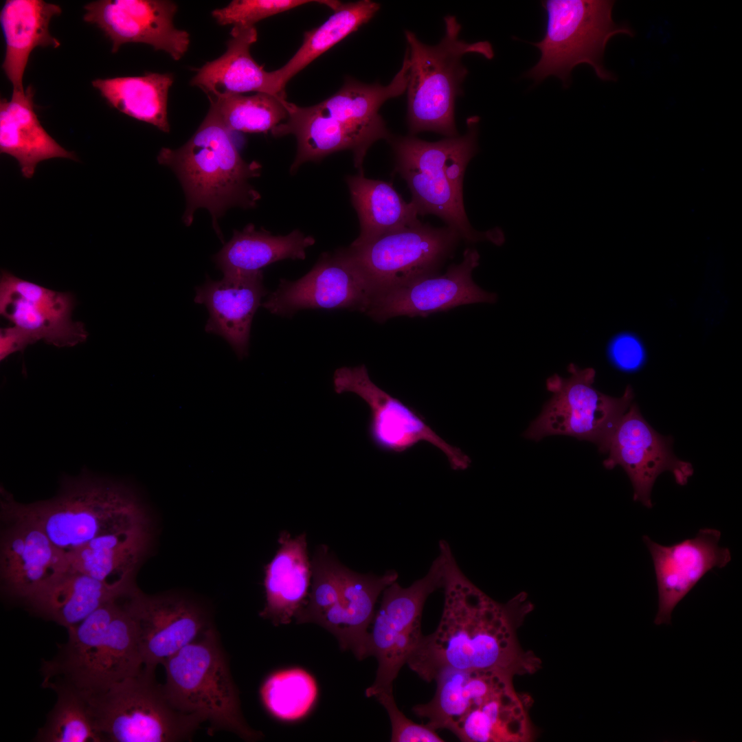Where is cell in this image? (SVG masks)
Segmentation results:
<instances>
[{
  "mask_svg": "<svg viewBox=\"0 0 742 742\" xmlns=\"http://www.w3.org/2000/svg\"><path fill=\"white\" fill-rule=\"evenodd\" d=\"M445 594L436 629L423 636L407 664L421 679L433 681L445 668L495 671L514 677L532 673L541 661L525 651L517 630L532 605L521 592L499 603L473 584L458 566L449 543L441 540Z\"/></svg>",
  "mask_w": 742,
  "mask_h": 742,
  "instance_id": "cell-1",
  "label": "cell"
},
{
  "mask_svg": "<svg viewBox=\"0 0 742 742\" xmlns=\"http://www.w3.org/2000/svg\"><path fill=\"white\" fill-rule=\"evenodd\" d=\"M0 493L1 503L38 525L66 557L99 537L151 525L132 486L85 470L63 477L58 493L46 500L23 504L2 486Z\"/></svg>",
  "mask_w": 742,
  "mask_h": 742,
  "instance_id": "cell-2",
  "label": "cell"
},
{
  "mask_svg": "<svg viewBox=\"0 0 742 742\" xmlns=\"http://www.w3.org/2000/svg\"><path fill=\"white\" fill-rule=\"evenodd\" d=\"M67 640L41 667V686L87 698L144 668L133 621L123 596L112 600L67 630Z\"/></svg>",
  "mask_w": 742,
  "mask_h": 742,
  "instance_id": "cell-3",
  "label": "cell"
},
{
  "mask_svg": "<svg viewBox=\"0 0 742 742\" xmlns=\"http://www.w3.org/2000/svg\"><path fill=\"white\" fill-rule=\"evenodd\" d=\"M157 161L171 168L183 187L186 199L184 224L190 226L195 211L206 208L221 239L218 219L225 211L234 206L254 207L260 199L248 180L260 175L261 165L243 159L230 131L212 106L190 139L177 149L162 148Z\"/></svg>",
  "mask_w": 742,
  "mask_h": 742,
  "instance_id": "cell-4",
  "label": "cell"
},
{
  "mask_svg": "<svg viewBox=\"0 0 742 742\" xmlns=\"http://www.w3.org/2000/svg\"><path fill=\"white\" fill-rule=\"evenodd\" d=\"M480 117L466 120L462 135L427 142L414 135L392 136L388 140L395 157L394 172L407 182L411 203L418 215L434 214L470 243L488 240L501 245L500 229H474L466 216L463 199V180L470 160L478 151Z\"/></svg>",
  "mask_w": 742,
  "mask_h": 742,
  "instance_id": "cell-5",
  "label": "cell"
},
{
  "mask_svg": "<svg viewBox=\"0 0 742 742\" xmlns=\"http://www.w3.org/2000/svg\"><path fill=\"white\" fill-rule=\"evenodd\" d=\"M513 677L497 672L451 670L436 684L425 706L429 725L465 742H525L534 738L528 699Z\"/></svg>",
  "mask_w": 742,
  "mask_h": 742,
  "instance_id": "cell-6",
  "label": "cell"
},
{
  "mask_svg": "<svg viewBox=\"0 0 742 742\" xmlns=\"http://www.w3.org/2000/svg\"><path fill=\"white\" fill-rule=\"evenodd\" d=\"M444 21V36L434 46L422 43L412 32L405 31L409 61L407 122L412 135L423 131L446 137L458 135L455 102L462 94V84L468 74L462 58L469 53L487 59L494 56L488 41L468 43L460 39L461 25L454 16H447Z\"/></svg>",
  "mask_w": 742,
  "mask_h": 742,
  "instance_id": "cell-7",
  "label": "cell"
},
{
  "mask_svg": "<svg viewBox=\"0 0 742 742\" xmlns=\"http://www.w3.org/2000/svg\"><path fill=\"white\" fill-rule=\"evenodd\" d=\"M541 5L546 16L544 34L540 41L530 43L540 57L525 77L539 83L554 76L567 88L574 68L587 64L599 79L615 80L603 63L607 44L615 35L633 36L634 32L628 24L614 21V1L546 0Z\"/></svg>",
  "mask_w": 742,
  "mask_h": 742,
  "instance_id": "cell-8",
  "label": "cell"
},
{
  "mask_svg": "<svg viewBox=\"0 0 742 742\" xmlns=\"http://www.w3.org/2000/svg\"><path fill=\"white\" fill-rule=\"evenodd\" d=\"M163 665L164 690L175 708L246 741L262 737L244 719L225 655L211 627Z\"/></svg>",
  "mask_w": 742,
  "mask_h": 742,
  "instance_id": "cell-9",
  "label": "cell"
},
{
  "mask_svg": "<svg viewBox=\"0 0 742 742\" xmlns=\"http://www.w3.org/2000/svg\"><path fill=\"white\" fill-rule=\"evenodd\" d=\"M85 699L100 742L183 741L203 723L175 708L155 673L144 668Z\"/></svg>",
  "mask_w": 742,
  "mask_h": 742,
  "instance_id": "cell-10",
  "label": "cell"
},
{
  "mask_svg": "<svg viewBox=\"0 0 742 742\" xmlns=\"http://www.w3.org/2000/svg\"><path fill=\"white\" fill-rule=\"evenodd\" d=\"M567 370L568 377L555 374L546 380L552 396L524 436L534 440L552 435L572 436L592 442L605 453L618 424L633 403V390L628 385L622 396H610L593 387L596 375L593 368L581 369L570 363Z\"/></svg>",
  "mask_w": 742,
  "mask_h": 742,
  "instance_id": "cell-11",
  "label": "cell"
},
{
  "mask_svg": "<svg viewBox=\"0 0 742 742\" xmlns=\"http://www.w3.org/2000/svg\"><path fill=\"white\" fill-rule=\"evenodd\" d=\"M460 239L459 234L450 227L436 228L419 222L345 249L367 282L372 297L438 273L453 256Z\"/></svg>",
  "mask_w": 742,
  "mask_h": 742,
  "instance_id": "cell-12",
  "label": "cell"
},
{
  "mask_svg": "<svg viewBox=\"0 0 742 742\" xmlns=\"http://www.w3.org/2000/svg\"><path fill=\"white\" fill-rule=\"evenodd\" d=\"M443 585V559L440 553L427 573L403 587L396 581L382 592L370 630L369 656L378 662L376 677L366 690L373 696L392 690L393 682L423 637L421 616L429 596Z\"/></svg>",
  "mask_w": 742,
  "mask_h": 742,
  "instance_id": "cell-13",
  "label": "cell"
},
{
  "mask_svg": "<svg viewBox=\"0 0 742 742\" xmlns=\"http://www.w3.org/2000/svg\"><path fill=\"white\" fill-rule=\"evenodd\" d=\"M333 386L337 394L351 392L367 403L370 413L368 434L378 449L403 453L427 442L445 455L453 470L462 471L470 466V458L440 437L418 412L374 384L365 365L337 369Z\"/></svg>",
  "mask_w": 742,
  "mask_h": 742,
  "instance_id": "cell-14",
  "label": "cell"
},
{
  "mask_svg": "<svg viewBox=\"0 0 742 742\" xmlns=\"http://www.w3.org/2000/svg\"><path fill=\"white\" fill-rule=\"evenodd\" d=\"M479 260L477 251L467 248L462 260L450 265L445 273L422 277L374 295L366 314L383 323L397 316L427 317L461 305L494 303L497 295L483 290L472 278Z\"/></svg>",
  "mask_w": 742,
  "mask_h": 742,
  "instance_id": "cell-15",
  "label": "cell"
},
{
  "mask_svg": "<svg viewBox=\"0 0 742 742\" xmlns=\"http://www.w3.org/2000/svg\"><path fill=\"white\" fill-rule=\"evenodd\" d=\"M372 292L345 249L325 253L301 278L282 279L262 306L291 316L303 309H349L366 313Z\"/></svg>",
  "mask_w": 742,
  "mask_h": 742,
  "instance_id": "cell-16",
  "label": "cell"
},
{
  "mask_svg": "<svg viewBox=\"0 0 742 742\" xmlns=\"http://www.w3.org/2000/svg\"><path fill=\"white\" fill-rule=\"evenodd\" d=\"M673 442L671 436L657 432L632 403L613 434L603 466L607 469L620 466L633 486V500L651 508L652 488L660 474L670 471L681 486L693 474L692 464L673 453Z\"/></svg>",
  "mask_w": 742,
  "mask_h": 742,
  "instance_id": "cell-17",
  "label": "cell"
},
{
  "mask_svg": "<svg viewBox=\"0 0 742 742\" xmlns=\"http://www.w3.org/2000/svg\"><path fill=\"white\" fill-rule=\"evenodd\" d=\"M74 306L70 293L50 290L1 271L0 313L30 345L44 341L62 348L86 341L89 334L84 324L71 319Z\"/></svg>",
  "mask_w": 742,
  "mask_h": 742,
  "instance_id": "cell-18",
  "label": "cell"
},
{
  "mask_svg": "<svg viewBox=\"0 0 742 742\" xmlns=\"http://www.w3.org/2000/svg\"><path fill=\"white\" fill-rule=\"evenodd\" d=\"M134 623L144 668L155 673L210 626L202 609L175 595H147L137 586L123 597Z\"/></svg>",
  "mask_w": 742,
  "mask_h": 742,
  "instance_id": "cell-19",
  "label": "cell"
},
{
  "mask_svg": "<svg viewBox=\"0 0 742 742\" xmlns=\"http://www.w3.org/2000/svg\"><path fill=\"white\" fill-rule=\"evenodd\" d=\"M0 504L1 590L23 600L66 572L67 559L38 525Z\"/></svg>",
  "mask_w": 742,
  "mask_h": 742,
  "instance_id": "cell-20",
  "label": "cell"
},
{
  "mask_svg": "<svg viewBox=\"0 0 742 742\" xmlns=\"http://www.w3.org/2000/svg\"><path fill=\"white\" fill-rule=\"evenodd\" d=\"M85 22L95 25L112 44V52L128 43L151 45L175 60L188 49L190 34L173 23L177 4L165 0H98L85 5Z\"/></svg>",
  "mask_w": 742,
  "mask_h": 742,
  "instance_id": "cell-21",
  "label": "cell"
},
{
  "mask_svg": "<svg viewBox=\"0 0 742 742\" xmlns=\"http://www.w3.org/2000/svg\"><path fill=\"white\" fill-rule=\"evenodd\" d=\"M721 535L717 529L701 528L693 538L671 546L642 537L653 563L657 587L655 625L670 624L675 607L701 578L731 561L730 550L719 546Z\"/></svg>",
  "mask_w": 742,
  "mask_h": 742,
  "instance_id": "cell-22",
  "label": "cell"
},
{
  "mask_svg": "<svg viewBox=\"0 0 742 742\" xmlns=\"http://www.w3.org/2000/svg\"><path fill=\"white\" fill-rule=\"evenodd\" d=\"M267 293L260 271L219 280L207 278L196 288L194 300L208 311L205 331L224 338L241 359L248 355L252 320Z\"/></svg>",
  "mask_w": 742,
  "mask_h": 742,
  "instance_id": "cell-23",
  "label": "cell"
},
{
  "mask_svg": "<svg viewBox=\"0 0 742 742\" xmlns=\"http://www.w3.org/2000/svg\"><path fill=\"white\" fill-rule=\"evenodd\" d=\"M408 79L409 61L405 52L401 69L387 85L365 84L348 78L338 91L315 106L343 123L366 156L376 141L389 140L392 136L379 113V109L387 100L406 91Z\"/></svg>",
  "mask_w": 742,
  "mask_h": 742,
  "instance_id": "cell-24",
  "label": "cell"
},
{
  "mask_svg": "<svg viewBox=\"0 0 742 742\" xmlns=\"http://www.w3.org/2000/svg\"><path fill=\"white\" fill-rule=\"evenodd\" d=\"M398 574L388 570L378 576L348 568L341 595L318 623L337 640L341 650L351 651L359 660L369 657L370 626L379 596Z\"/></svg>",
  "mask_w": 742,
  "mask_h": 742,
  "instance_id": "cell-25",
  "label": "cell"
},
{
  "mask_svg": "<svg viewBox=\"0 0 742 742\" xmlns=\"http://www.w3.org/2000/svg\"><path fill=\"white\" fill-rule=\"evenodd\" d=\"M230 34L225 52L197 69L190 85L202 89L208 98L251 91L286 95L273 71H265L251 55L250 47L258 39L256 27L235 25Z\"/></svg>",
  "mask_w": 742,
  "mask_h": 742,
  "instance_id": "cell-26",
  "label": "cell"
},
{
  "mask_svg": "<svg viewBox=\"0 0 742 742\" xmlns=\"http://www.w3.org/2000/svg\"><path fill=\"white\" fill-rule=\"evenodd\" d=\"M135 587L109 585L68 569L22 601L37 616L68 630L104 604L128 594Z\"/></svg>",
  "mask_w": 742,
  "mask_h": 742,
  "instance_id": "cell-27",
  "label": "cell"
},
{
  "mask_svg": "<svg viewBox=\"0 0 742 742\" xmlns=\"http://www.w3.org/2000/svg\"><path fill=\"white\" fill-rule=\"evenodd\" d=\"M279 548L265 567L266 603L260 616L276 626L289 624L304 604L311 578L306 535L280 532Z\"/></svg>",
  "mask_w": 742,
  "mask_h": 742,
  "instance_id": "cell-28",
  "label": "cell"
},
{
  "mask_svg": "<svg viewBox=\"0 0 742 742\" xmlns=\"http://www.w3.org/2000/svg\"><path fill=\"white\" fill-rule=\"evenodd\" d=\"M61 8L43 0H7L0 13L5 41L3 70L14 93H23V77L32 50L38 47L57 48L60 41L49 32L52 18Z\"/></svg>",
  "mask_w": 742,
  "mask_h": 742,
  "instance_id": "cell-29",
  "label": "cell"
},
{
  "mask_svg": "<svg viewBox=\"0 0 742 742\" xmlns=\"http://www.w3.org/2000/svg\"><path fill=\"white\" fill-rule=\"evenodd\" d=\"M151 541V525L99 537L67 556L68 569L109 585L132 587Z\"/></svg>",
  "mask_w": 742,
  "mask_h": 742,
  "instance_id": "cell-30",
  "label": "cell"
},
{
  "mask_svg": "<svg viewBox=\"0 0 742 742\" xmlns=\"http://www.w3.org/2000/svg\"><path fill=\"white\" fill-rule=\"evenodd\" d=\"M34 90L12 92L0 102V152L15 158L24 177L30 179L38 164L52 158L76 159V156L52 138L34 111Z\"/></svg>",
  "mask_w": 742,
  "mask_h": 742,
  "instance_id": "cell-31",
  "label": "cell"
},
{
  "mask_svg": "<svg viewBox=\"0 0 742 742\" xmlns=\"http://www.w3.org/2000/svg\"><path fill=\"white\" fill-rule=\"evenodd\" d=\"M288 116L272 131L275 137L293 135L297 139V154L290 171L294 173L306 161H318L342 150L353 152L354 164L363 172V155L358 142L346 126L338 120L321 111L315 105L300 106L285 101Z\"/></svg>",
  "mask_w": 742,
  "mask_h": 742,
  "instance_id": "cell-32",
  "label": "cell"
},
{
  "mask_svg": "<svg viewBox=\"0 0 742 742\" xmlns=\"http://www.w3.org/2000/svg\"><path fill=\"white\" fill-rule=\"evenodd\" d=\"M315 242L313 236L298 229L286 236H274L249 224L242 231H234L214 260L223 276L251 275L284 259H304L306 249Z\"/></svg>",
  "mask_w": 742,
  "mask_h": 742,
  "instance_id": "cell-33",
  "label": "cell"
},
{
  "mask_svg": "<svg viewBox=\"0 0 742 742\" xmlns=\"http://www.w3.org/2000/svg\"><path fill=\"white\" fill-rule=\"evenodd\" d=\"M346 181L360 223L359 235L350 246L420 222L414 205L405 202L391 183L368 179L363 172L348 176Z\"/></svg>",
  "mask_w": 742,
  "mask_h": 742,
  "instance_id": "cell-34",
  "label": "cell"
},
{
  "mask_svg": "<svg viewBox=\"0 0 742 742\" xmlns=\"http://www.w3.org/2000/svg\"><path fill=\"white\" fill-rule=\"evenodd\" d=\"M173 82L172 74L147 73L97 78L91 84L112 107L168 133V99Z\"/></svg>",
  "mask_w": 742,
  "mask_h": 742,
  "instance_id": "cell-35",
  "label": "cell"
},
{
  "mask_svg": "<svg viewBox=\"0 0 742 742\" xmlns=\"http://www.w3.org/2000/svg\"><path fill=\"white\" fill-rule=\"evenodd\" d=\"M380 5L370 0L341 3L321 25L304 34L300 47L282 67L273 71L280 89L315 58L368 23Z\"/></svg>",
  "mask_w": 742,
  "mask_h": 742,
  "instance_id": "cell-36",
  "label": "cell"
},
{
  "mask_svg": "<svg viewBox=\"0 0 742 742\" xmlns=\"http://www.w3.org/2000/svg\"><path fill=\"white\" fill-rule=\"evenodd\" d=\"M261 701L274 718L283 721L303 719L313 708L318 695L315 677L294 667L270 674L260 689Z\"/></svg>",
  "mask_w": 742,
  "mask_h": 742,
  "instance_id": "cell-37",
  "label": "cell"
},
{
  "mask_svg": "<svg viewBox=\"0 0 742 742\" xmlns=\"http://www.w3.org/2000/svg\"><path fill=\"white\" fill-rule=\"evenodd\" d=\"M209 99L210 106L230 132L267 133L288 116L284 104L286 95L256 93L251 95L229 94Z\"/></svg>",
  "mask_w": 742,
  "mask_h": 742,
  "instance_id": "cell-38",
  "label": "cell"
},
{
  "mask_svg": "<svg viewBox=\"0 0 742 742\" xmlns=\"http://www.w3.org/2000/svg\"><path fill=\"white\" fill-rule=\"evenodd\" d=\"M56 701L34 738L36 742H100L85 699L67 689H57Z\"/></svg>",
  "mask_w": 742,
  "mask_h": 742,
  "instance_id": "cell-39",
  "label": "cell"
},
{
  "mask_svg": "<svg viewBox=\"0 0 742 742\" xmlns=\"http://www.w3.org/2000/svg\"><path fill=\"white\" fill-rule=\"evenodd\" d=\"M311 565V587L304 604L295 616L297 624L318 625L339 599L348 570L326 545L317 548Z\"/></svg>",
  "mask_w": 742,
  "mask_h": 742,
  "instance_id": "cell-40",
  "label": "cell"
},
{
  "mask_svg": "<svg viewBox=\"0 0 742 742\" xmlns=\"http://www.w3.org/2000/svg\"><path fill=\"white\" fill-rule=\"evenodd\" d=\"M314 2L324 4L333 10L340 4L337 1L234 0L224 8L214 10L212 15L221 25L254 26L260 20Z\"/></svg>",
  "mask_w": 742,
  "mask_h": 742,
  "instance_id": "cell-41",
  "label": "cell"
},
{
  "mask_svg": "<svg viewBox=\"0 0 742 742\" xmlns=\"http://www.w3.org/2000/svg\"><path fill=\"white\" fill-rule=\"evenodd\" d=\"M386 710L391 723L392 742H442L436 730L426 724L408 719L398 708L392 690L382 691L374 696Z\"/></svg>",
  "mask_w": 742,
  "mask_h": 742,
  "instance_id": "cell-42",
  "label": "cell"
},
{
  "mask_svg": "<svg viewBox=\"0 0 742 742\" xmlns=\"http://www.w3.org/2000/svg\"><path fill=\"white\" fill-rule=\"evenodd\" d=\"M609 356L616 367L625 371L638 369L644 358L640 344L630 335H620L614 339L609 347Z\"/></svg>",
  "mask_w": 742,
  "mask_h": 742,
  "instance_id": "cell-43",
  "label": "cell"
}]
</instances>
